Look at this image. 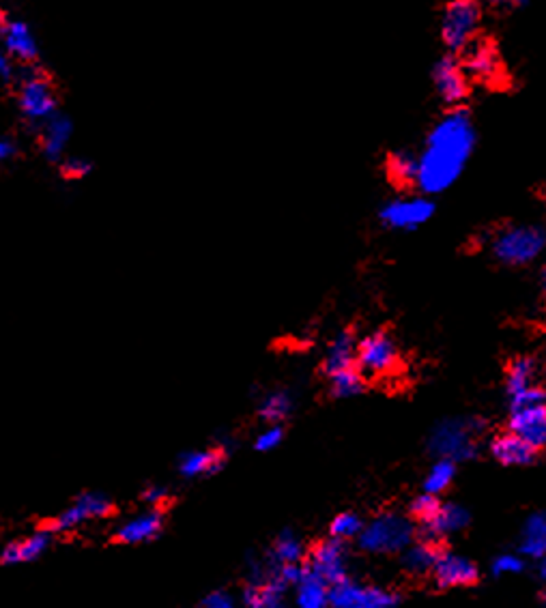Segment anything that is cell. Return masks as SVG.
I'll use <instances>...</instances> for the list:
<instances>
[{
    "label": "cell",
    "instance_id": "1",
    "mask_svg": "<svg viewBox=\"0 0 546 608\" xmlns=\"http://www.w3.org/2000/svg\"><path fill=\"white\" fill-rule=\"evenodd\" d=\"M478 144L473 118L467 107H449L426 136L417 170V190L424 196L443 193L460 179Z\"/></svg>",
    "mask_w": 546,
    "mask_h": 608
},
{
    "label": "cell",
    "instance_id": "2",
    "mask_svg": "<svg viewBox=\"0 0 546 608\" xmlns=\"http://www.w3.org/2000/svg\"><path fill=\"white\" fill-rule=\"evenodd\" d=\"M18 107L30 127L41 129L58 112L55 86L37 64H24L18 73Z\"/></svg>",
    "mask_w": 546,
    "mask_h": 608
},
{
    "label": "cell",
    "instance_id": "3",
    "mask_svg": "<svg viewBox=\"0 0 546 608\" xmlns=\"http://www.w3.org/2000/svg\"><path fill=\"white\" fill-rule=\"evenodd\" d=\"M484 4L480 0H448L439 20V37L449 54H458L480 35Z\"/></svg>",
    "mask_w": 546,
    "mask_h": 608
},
{
    "label": "cell",
    "instance_id": "4",
    "mask_svg": "<svg viewBox=\"0 0 546 608\" xmlns=\"http://www.w3.org/2000/svg\"><path fill=\"white\" fill-rule=\"evenodd\" d=\"M546 247V226L516 224L501 228L492 236V254L501 265L525 267L533 262Z\"/></svg>",
    "mask_w": 546,
    "mask_h": 608
},
{
    "label": "cell",
    "instance_id": "5",
    "mask_svg": "<svg viewBox=\"0 0 546 608\" xmlns=\"http://www.w3.org/2000/svg\"><path fill=\"white\" fill-rule=\"evenodd\" d=\"M480 419H449L443 422L431 437V450L441 460H469L473 458L478 445L475 439L482 432Z\"/></svg>",
    "mask_w": 546,
    "mask_h": 608
},
{
    "label": "cell",
    "instance_id": "6",
    "mask_svg": "<svg viewBox=\"0 0 546 608\" xmlns=\"http://www.w3.org/2000/svg\"><path fill=\"white\" fill-rule=\"evenodd\" d=\"M400 364V353L394 338L379 330L363 336L357 344V368L366 379H379L396 373Z\"/></svg>",
    "mask_w": 546,
    "mask_h": 608
},
{
    "label": "cell",
    "instance_id": "7",
    "mask_svg": "<svg viewBox=\"0 0 546 608\" xmlns=\"http://www.w3.org/2000/svg\"><path fill=\"white\" fill-rule=\"evenodd\" d=\"M414 525L398 514H381L372 523L363 525L360 546L368 552H396L411 542Z\"/></svg>",
    "mask_w": 546,
    "mask_h": 608
},
{
    "label": "cell",
    "instance_id": "8",
    "mask_svg": "<svg viewBox=\"0 0 546 608\" xmlns=\"http://www.w3.org/2000/svg\"><path fill=\"white\" fill-rule=\"evenodd\" d=\"M112 514V501L110 497H106L104 492H82L80 497L73 499L72 503L63 510L56 518H52V523L47 525V529L52 534H72V531L80 529V527L95 523V520L106 518Z\"/></svg>",
    "mask_w": 546,
    "mask_h": 608
},
{
    "label": "cell",
    "instance_id": "9",
    "mask_svg": "<svg viewBox=\"0 0 546 608\" xmlns=\"http://www.w3.org/2000/svg\"><path fill=\"white\" fill-rule=\"evenodd\" d=\"M288 585L282 583L265 563H252V574L243 594L241 604L243 608H286Z\"/></svg>",
    "mask_w": 546,
    "mask_h": 608
},
{
    "label": "cell",
    "instance_id": "10",
    "mask_svg": "<svg viewBox=\"0 0 546 608\" xmlns=\"http://www.w3.org/2000/svg\"><path fill=\"white\" fill-rule=\"evenodd\" d=\"M435 209L431 196H400L392 198L379 209V219L388 228L409 233V230L424 226L435 215Z\"/></svg>",
    "mask_w": 546,
    "mask_h": 608
},
{
    "label": "cell",
    "instance_id": "11",
    "mask_svg": "<svg viewBox=\"0 0 546 608\" xmlns=\"http://www.w3.org/2000/svg\"><path fill=\"white\" fill-rule=\"evenodd\" d=\"M431 78L439 99L449 107L463 106V101L469 97V75L463 69V63L456 54L446 52L443 56H439L432 64Z\"/></svg>",
    "mask_w": 546,
    "mask_h": 608
},
{
    "label": "cell",
    "instance_id": "12",
    "mask_svg": "<svg viewBox=\"0 0 546 608\" xmlns=\"http://www.w3.org/2000/svg\"><path fill=\"white\" fill-rule=\"evenodd\" d=\"M463 69L467 72L469 78L480 80L484 84H492L501 78V58L497 52L495 41L491 37L478 35L473 41L458 54Z\"/></svg>",
    "mask_w": 546,
    "mask_h": 608
},
{
    "label": "cell",
    "instance_id": "13",
    "mask_svg": "<svg viewBox=\"0 0 546 608\" xmlns=\"http://www.w3.org/2000/svg\"><path fill=\"white\" fill-rule=\"evenodd\" d=\"M306 566L329 585L349 578V557H346L345 542L336 540V537L319 542L308 552Z\"/></svg>",
    "mask_w": 546,
    "mask_h": 608
},
{
    "label": "cell",
    "instance_id": "14",
    "mask_svg": "<svg viewBox=\"0 0 546 608\" xmlns=\"http://www.w3.org/2000/svg\"><path fill=\"white\" fill-rule=\"evenodd\" d=\"M331 608H394L396 598L377 587H362L355 580L345 578L329 587Z\"/></svg>",
    "mask_w": 546,
    "mask_h": 608
},
{
    "label": "cell",
    "instance_id": "15",
    "mask_svg": "<svg viewBox=\"0 0 546 608\" xmlns=\"http://www.w3.org/2000/svg\"><path fill=\"white\" fill-rule=\"evenodd\" d=\"M164 529L162 508H147L142 512L130 516L115 529V540L121 544L136 546L153 542Z\"/></svg>",
    "mask_w": 546,
    "mask_h": 608
},
{
    "label": "cell",
    "instance_id": "16",
    "mask_svg": "<svg viewBox=\"0 0 546 608\" xmlns=\"http://www.w3.org/2000/svg\"><path fill=\"white\" fill-rule=\"evenodd\" d=\"M0 46L18 63L35 64L39 58V43H37L33 29L24 20H7L3 37H0Z\"/></svg>",
    "mask_w": 546,
    "mask_h": 608
},
{
    "label": "cell",
    "instance_id": "17",
    "mask_svg": "<svg viewBox=\"0 0 546 608\" xmlns=\"http://www.w3.org/2000/svg\"><path fill=\"white\" fill-rule=\"evenodd\" d=\"M432 577L439 589H449V587H471L480 580V572L469 559L456 557L452 552H443L439 557L435 569H432Z\"/></svg>",
    "mask_w": 546,
    "mask_h": 608
},
{
    "label": "cell",
    "instance_id": "18",
    "mask_svg": "<svg viewBox=\"0 0 546 608\" xmlns=\"http://www.w3.org/2000/svg\"><path fill=\"white\" fill-rule=\"evenodd\" d=\"M508 430L532 443L535 450H542L546 445V402L512 411Z\"/></svg>",
    "mask_w": 546,
    "mask_h": 608
},
{
    "label": "cell",
    "instance_id": "19",
    "mask_svg": "<svg viewBox=\"0 0 546 608\" xmlns=\"http://www.w3.org/2000/svg\"><path fill=\"white\" fill-rule=\"evenodd\" d=\"M52 540H55V534L47 527L46 529H37L35 534L4 546L0 551V561L7 563V566H22V563L37 561V559L46 555L47 548L52 546Z\"/></svg>",
    "mask_w": 546,
    "mask_h": 608
},
{
    "label": "cell",
    "instance_id": "20",
    "mask_svg": "<svg viewBox=\"0 0 546 608\" xmlns=\"http://www.w3.org/2000/svg\"><path fill=\"white\" fill-rule=\"evenodd\" d=\"M491 454L492 458L506 467H527L533 465L538 460L540 450H535L532 443L518 437L508 430V432L497 434L491 443Z\"/></svg>",
    "mask_w": 546,
    "mask_h": 608
},
{
    "label": "cell",
    "instance_id": "21",
    "mask_svg": "<svg viewBox=\"0 0 546 608\" xmlns=\"http://www.w3.org/2000/svg\"><path fill=\"white\" fill-rule=\"evenodd\" d=\"M224 465H226V450H190L179 456L176 469L185 480H196V477L216 475L224 469Z\"/></svg>",
    "mask_w": 546,
    "mask_h": 608
},
{
    "label": "cell",
    "instance_id": "22",
    "mask_svg": "<svg viewBox=\"0 0 546 608\" xmlns=\"http://www.w3.org/2000/svg\"><path fill=\"white\" fill-rule=\"evenodd\" d=\"M39 133H41V153H44V158L47 161H52V164H61V161L65 159V149L73 133L72 118L56 112V115L39 129Z\"/></svg>",
    "mask_w": 546,
    "mask_h": 608
},
{
    "label": "cell",
    "instance_id": "23",
    "mask_svg": "<svg viewBox=\"0 0 546 608\" xmlns=\"http://www.w3.org/2000/svg\"><path fill=\"white\" fill-rule=\"evenodd\" d=\"M357 344L360 340L351 330H342L336 333L334 340L329 342L328 351L323 359V373L325 376H331L340 370H349L357 365Z\"/></svg>",
    "mask_w": 546,
    "mask_h": 608
},
{
    "label": "cell",
    "instance_id": "24",
    "mask_svg": "<svg viewBox=\"0 0 546 608\" xmlns=\"http://www.w3.org/2000/svg\"><path fill=\"white\" fill-rule=\"evenodd\" d=\"M329 583L317 577L306 566V572L299 583L295 585V594H293V604L295 608H331L329 604Z\"/></svg>",
    "mask_w": 546,
    "mask_h": 608
},
{
    "label": "cell",
    "instance_id": "25",
    "mask_svg": "<svg viewBox=\"0 0 546 608\" xmlns=\"http://www.w3.org/2000/svg\"><path fill=\"white\" fill-rule=\"evenodd\" d=\"M385 170H388L389 181L400 190H409L417 185V170H420V158L411 150H394L388 155L385 161Z\"/></svg>",
    "mask_w": 546,
    "mask_h": 608
},
{
    "label": "cell",
    "instance_id": "26",
    "mask_svg": "<svg viewBox=\"0 0 546 608\" xmlns=\"http://www.w3.org/2000/svg\"><path fill=\"white\" fill-rule=\"evenodd\" d=\"M467 523H469L467 510H463L460 505L446 503V505H441V512L437 514V518L432 520L431 525L422 527V535H424V540L439 542V537L441 535L463 529Z\"/></svg>",
    "mask_w": 546,
    "mask_h": 608
},
{
    "label": "cell",
    "instance_id": "27",
    "mask_svg": "<svg viewBox=\"0 0 546 608\" xmlns=\"http://www.w3.org/2000/svg\"><path fill=\"white\" fill-rule=\"evenodd\" d=\"M306 559V548H303L302 537L293 531H282L280 535L273 540V544L269 548V555H267V561L271 566H286V563H303Z\"/></svg>",
    "mask_w": 546,
    "mask_h": 608
},
{
    "label": "cell",
    "instance_id": "28",
    "mask_svg": "<svg viewBox=\"0 0 546 608\" xmlns=\"http://www.w3.org/2000/svg\"><path fill=\"white\" fill-rule=\"evenodd\" d=\"M295 408V398L288 390H273L259 402V415L265 424H282L291 417Z\"/></svg>",
    "mask_w": 546,
    "mask_h": 608
},
{
    "label": "cell",
    "instance_id": "29",
    "mask_svg": "<svg viewBox=\"0 0 546 608\" xmlns=\"http://www.w3.org/2000/svg\"><path fill=\"white\" fill-rule=\"evenodd\" d=\"M535 374H538V364L532 357H518L508 365L506 373V391L508 398L521 394L535 385Z\"/></svg>",
    "mask_w": 546,
    "mask_h": 608
},
{
    "label": "cell",
    "instance_id": "30",
    "mask_svg": "<svg viewBox=\"0 0 546 608\" xmlns=\"http://www.w3.org/2000/svg\"><path fill=\"white\" fill-rule=\"evenodd\" d=\"M443 546L439 544L437 540H424L422 537V542L417 546L411 548L409 552L405 555V568L409 569V572H415V574H424L428 569H435L439 557L443 555Z\"/></svg>",
    "mask_w": 546,
    "mask_h": 608
},
{
    "label": "cell",
    "instance_id": "31",
    "mask_svg": "<svg viewBox=\"0 0 546 608\" xmlns=\"http://www.w3.org/2000/svg\"><path fill=\"white\" fill-rule=\"evenodd\" d=\"M329 379V391L334 398H355L363 394L366 390V376L360 373V368H349V370H340V373L328 376Z\"/></svg>",
    "mask_w": 546,
    "mask_h": 608
},
{
    "label": "cell",
    "instance_id": "32",
    "mask_svg": "<svg viewBox=\"0 0 546 608\" xmlns=\"http://www.w3.org/2000/svg\"><path fill=\"white\" fill-rule=\"evenodd\" d=\"M521 551L525 555L546 557V514H533L523 529Z\"/></svg>",
    "mask_w": 546,
    "mask_h": 608
},
{
    "label": "cell",
    "instance_id": "33",
    "mask_svg": "<svg viewBox=\"0 0 546 608\" xmlns=\"http://www.w3.org/2000/svg\"><path fill=\"white\" fill-rule=\"evenodd\" d=\"M454 475H456V467H454V462L439 460L437 465L431 469V473H428V477L424 482V491L431 494H441L443 491H448L449 484L454 482Z\"/></svg>",
    "mask_w": 546,
    "mask_h": 608
},
{
    "label": "cell",
    "instance_id": "34",
    "mask_svg": "<svg viewBox=\"0 0 546 608\" xmlns=\"http://www.w3.org/2000/svg\"><path fill=\"white\" fill-rule=\"evenodd\" d=\"M362 529H363V523L360 516L353 512H342L331 520L329 535L336 537V540L346 542V540H353V537H360Z\"/></svg>",
    "mask_w": 546,
    "mask_h": 608
},
{
    "label": "cell",
    "instance_id": "35",
    "mask_svg": "<svg viewBox=\"0 0 546 608\" xmlns=\"http://www.w3.org/2000/svg\"><path fill=\"white\" fill-rule=\"evenodd\" d=\"M441 501H439L437 494H431V492H424L420 494V497L415 499L414 503H411V518L417 520L420 527L424 525H431L432 520L437 518V514L441 512Z\"/></svg>",
    "mask_w": 546,
    "mask_h": 608
},
{
    "label": "cell",
    "instance_id": "36",
    "mask_svg": "<svg viewBox=\"0 0 546 608\" xmlns=\"http://www.w3.org/2000/svg\"><path fill=\"white\" fill-rule=\"evenodd\" d=\"M282 441H285V428L282 424H267V428H262L254 439V450L256 451H273L280 448Z\"/></svg>",
    "mask_w": 546,
    "mask_h": 608
},
{
    "label": "cell",
    "instance_id": "37",
    "mask_svg": "<svg viewBox=\"0 0 546 608\" xmlns=\"http://www.w3.org/2000/svg\"><path fill=\"white\" fill-rule=\"evenodd\" d=\"M90 170H93V164L87 158L72 155V158L61 161V172L65 179H84V176L90 175Z\"/></svg>",
    "mask_w": 546,
    "mask_h": 608
},
{
    "label": "cell",
    "instance_id": "38",
    "mask_svg": "<svg viewBox=\"0 0 546 608\" xmlns=\"http://www.w3.org/2000/svg\"><path fill=\"white\" fill-rule=\"evenodd\" d=\"M540 402H546V390L535 383L533 387H529V390L521 391V394L512 396L510 398V408H512V411H516V408L540 405Z\"/></svg>",
    "mask_w": 546,
    "mask_h": 608
},
{
    "label": "cell",
    "instance_id": "39",
    "mask_svg": "<svg viewBox=\"0 0 546 608\" xmlns=\"http://www.w3.org/2000/svg\"><path fill=\"white\" fill-rule=\"evenodd\" d=\"M200 608H243V604H241V598H235L228 591H211L200 602Z\"/></svg>",
    "mask_w": 546,
    "mask_h": 608
},
{
    "label": "cell",
    "instance_id": "40",
    "mask_svg": "<svg viewBox=\"0 0 546 608\" xmlns=\"http://www.w3.org/2000/svg\"><path fill=\"white\" fill-rule=\"evenodd\" d=\"M170 492L168 488L162 486V484H151L142 491V501L149 505V508H162V505L168 501Z\"/></svg>",
    "mask_w": 546,
    "mask_h": 608
},
{
    "label": "cell",
    "instance_id": "41",
    "mask_svg": "<svg viewBox=\"0 0 546 608\" xmlns=\"http://www.w3.org/2000/svg\"><path fill=\"white\" fill-rule=\"evenodd\" d=\"M15 78H18V72H15L13 58L3 50V46H0V80H3V82H12Z\"/></svg>",
    "mask_w": 546,
    "mask_h": 608
},
{
    "label": "cell",
    "instance_id": "42",
    "mask_svg": "<svg viewBox=\"0 0 546 608\" xmlns=\"http://www.w3.org/2000/svg\"><path fill=\"white\" fill-rule=\"evenodd\" d=\"M20 153V147L18 142L12 138H0V164H7V161H12L18 158Z\"/></svg>",
    "mask_w": 546,
    "mask_h": 608
},
{
    "label": "cell",
    "instance_id": "43",
    "mask_svg": "<svg viewBox=\"0 0 546 608\" xmlns=\"http://www.w3.org/2000/svg\"><path fill=\"white\" fill-rule=\"evenodd\" d=\"M495 569L497 572H518V569H523V561L512 555H503L499 561L495 563Z\"/></svg>",
    "mask_w": 546,
    "mask_h": 608
},
{
    "label": "cell",
    "instance_id": "44",
    "mask_svg": "<svg viewBox=\"0 0 546 608\" xmlns=\"http://www.w3.org/2000/svg\"><path fill=\"white\" fill-rule=\"evenodd\" d=\"M529 3H532V0H489L491 7L499 11H518L527 7Z\"/></svg>",
    "mask_w": 546,
    "mask_h": 608
},
{
    "label": "cell",
    "instance_id": "45",
    "mask_svg": "<svg viewBox=\"0 0 546 608\" xmlns=\"http://www.w3.org/2000/svg\"><path fill=\"white\" fill-rule=\"evenodd\" d=\"M7 20H9V15H4L3 11H0V37H3V32H4V26H7Z\"/></svg>",
    "mask_w": 546,
    "mask_h": 608
},
{
    "label": "cell",
    "instance_id": "46",
    "mask_svg": "<svg viewBox=\"0 0 546 608\" xmlns=\"http://www.w3.org/2000/svg\"><path fill=\"white\" fill-rule=\"evenodd\" d=\"M540 287H542V293L546 297V267L542 269V273H540Z\"/></svg>",
    "mask_w": 546,
    "mask_h": 608
},
{
    "label": "cell",
    "instance_id": "47",
    "mask_svg": "<svg viewBox=\"0 0 546 608\" xmlns=\"http://www.w3.org/2000/svg\"><path fill=\"white\" fill-rule=\"evenodd\" d=\"M540 577H542V578H546V557H544L542 566H540Z\"/></svg>",
    "mask_w": 546,
    "mask_h": 608
},
{
    "label": "cell",
    "instance_id": "48",
    "mask_svg": "<svg viewBox=\"0 0 546 608\" xmlns=\"http://www.w3.org/2000/svg\"><path fill=\"white\" fill-rule=\"evenodd\" d=\"M542 602H546V591L542 594Z\"/></svg>",
    "mask_w": 546,
    "mask_h": 608
}]
</instances>
